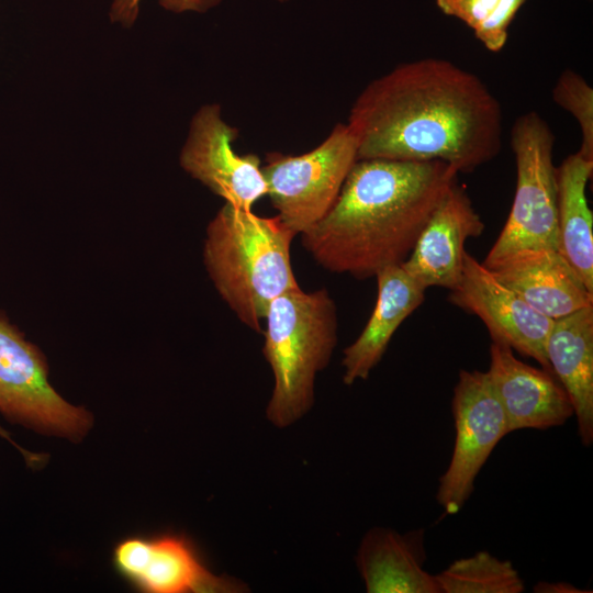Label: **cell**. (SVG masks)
Wrapping results in <instances>:
<instances>
[{"instance_id": "cell-8", "label": "cell", "mask_w": 593, "mask_h": 593, "mask_svg": "<svg viewBox=\"0 0 593 593\" xmlns=\"http://www.w3.org/2000/svg\"><path fill=\"white\" fill-rule=\"evenodd\" d=\"M455 446L439 478L437 503L446 514L458 513L473 491L474 480L506 435V418L485 372L461 370L454 389Z\"/></svg>"}, {"instance_id": "cell-11", "label": "cell", "mask_w": 593, "mask_h": 593, "mask_svg": "<svg viewBox=\"0 0 593 593\" xmlns=\"http://www.w3.org/2000/svg\"><path fill=\"white\" fill-rule=\"evenodd\" d=\"M118 571L149 593H232L244 585L213 574L182 536L126 538L114 549Z\"/></svg>"}, {"instance_id": "cell-10", "label": "cell", "mask_w": 593, "mask_h": 593, "mask_svg": "<svg viewBox=\"0 0 593 593\" xmlns=\"http://www.w3.org/2000/svg\"><path fill=\"white\" fill-rule=\"evenodd\" d=\"M463 260L461 279L450 290L448 300L477 315L485 324L492 342L535 359L552 373L546 342L553 321L532 307L468 251Z\"/></svg>"}, {"instance_id": "cell-9", "label": "cell", "mask_w": 593, "mask_h": 593, "mask_svg": "<svg viewBox=\"0 0 593 593\" xmlns=\"http://www.w3.org/2000/svg\"><path fill=\"white\" fill-rule=\"evenodd\" d=\"M237 135L222 119L220 105L202 107L192 119L180 165L225 203L251 210L267 194V186L259 157L233 148Z\"/></svg>"}, {"instance_id": "cell-18", "label": "cell", "mask_w": 593, "mask_h": 593, "mask_svg": "<svg viewBox=\"0 0 593 593\" xmlns=\"http://www.w3.org/2000/svg\"><path fill=\"white\" fill-rule=\"evenodd\" d=\"M593 161L578 152L557 167V224L559 251L593 292V214L588 203L586 186Z\"/></svg>"}, {"instance_id": "cell-1", "label": "cell", "mask_w": 593, "mask_h": 593, "mask_svg": "<svg viewBox=\"0 0 593 593\" xmlns=\"http://www.w3.org/2000/svg\"><path fill=\"white\" fill-rule=\"evenodd\" d=\"M346 124L357 159L440 160L468 174L502 148L497 98L477 75L437 57L403 63L369 82Z\"/></svg>"}, {"instance_id": "cell-25", "label": "cell", "mask_w": 593, "mask_h": 593, "mask_svg": "<svg viewBox=\"0 0 593 593\" xmlns=\"http://www.w3.org/2000/svg\"><path fill=\"white\" fill-rule=\"evenodd\" d=\"M0 436L3 439H7L11 444H13L18 449H20L23 452L24 458L29 463L32 465L34 461H36L38 459V456L33 455L32 452H29V451H26L24 449H21L18 445H15V443L11 439L10 435L1 426H0Z\"/></svg>"}, {"instance_id": "cell-4", "label": "cell", "mask_w": 593, "mask_h": 593, "mask_svg": "<svg viewBox=\"0 0 593 593\" xmlns=\"http://www.w3.org/2000/svg\"><path fill=\"white\" fill-rule=\"evenodd\" d=\"M265 322L262 354L275 378L266 413L273 425L287 427L314 403L315 377L337 344L336 305L326 289L299 288L276 298Z\"/></svg>"}, {"instance_id": "cell-17", "label": "cell", "mask_w": 593, "mask_h": 593, "mask_svg": "<svg viewBox=\"0 0 593 593\" xmlns=\"http://www.w3.org/2000/svg\"><path fill=\"white\" fill-rule=\"evenodd\" d=\"M424 529L401 535L373 528L363 537L357 566L369 593H440L436 575L424 569Z\"/></svg>"}, {"instance_id": "cell-5", "label": "cell", "mask_w": 593, "mask_h": 593, "mask_svg": "<svg viewBox=\"0 0 593 593\" xmlns=\"http://www.w3.org/2000/svg\"><path fill=\"white\" fill-rule=\"evenodd\" d=\"M555 139L550 125L536 111L514 121L511 128L516 165L513 204L483 266L490 267L521 249L559 250Z\"/></svg>"}, {"instance_id": "cell-14", "label": "cell", "mask_w": 593, "mask_h": 593, "mask_svg": "<svg viewBox=\"0 0 593 593\" xmlns=\"http://www.w3.org/2000/svg\"><path fill=\"white\" fill-rule=\"evenodd\" d=\"M486 268L552 321L593 305V292L559 250L521 249Z\"/></svg>"}, {"instance_id": "cell-13", "label": "cell", "mask_w": 593, "mask_h": 593, "mask_svg": "<svg viewBox=\"0 0 593 593\" xmlns=\"http://www.w3.org/2000/svg\"><path fill=\"white\" fill-rule=\"evenodd\" d=\"M486 373L503 409L507 433L560 426L574 415L566 390L553 374L517 359L505 344L491 343Z\"/></svg>"}, {"instance_id": "cell-22", "label": "cell", "mask_w": 593, "mask_h": 593, "mask_svg": "<svg viewBox=\"0 0 593 593\" xmlns=\"http://www.w3.org/2000/svg\"><path fill=\"white\" fill-rule=\"evenodd\" d=\"M141 0H112L111 19L120 22L124 26L132 25L138 14V4ZM221 0H159L163 8L180 13L184 11L205 12L217 5Z\"/></svg>"}, {"instance_id": "cell-3", "label": "cell", "mask_w": 593, "mask_h": 593, "mask_svg": "<svg viewBox=\"0 0 593 593\" xmlns=\"http://www.w3.org/2000/svg\"><path fill=\"white\" fill-rule=\"evenodd\" d=\"M296 235L278 215L225 203L206 226L203 261L215 290L238 320L260 333L270 303L299 289L291 264Z\"/></svg>"}, {"instance_id": "cell-23", "label": "cell", "mask_w": 593, "mask_h": 593, "mask_svg": "<svg viewBox=\"0 0 593 593\" xmlns=\"http://www.w3.org/2000/svg\"><path fill=\"white\" fill-rule=\"evenodd\" d=\"M438 9L475 30L490 14L497 0H435Z\"/></svg>"}, {"instance_id": "cell-26", "label": "cell", "mask_w": 593, "mask_h": 593, "mask_svg": "<svg viewBox=\"0 0 593 593\" xmlns=\"http://www.w3.org/2000/svg\"><path fill=\"white\" fill-rule=\"evenodd\" d=\"M278 1L284 2V1H287V0H278Z\"/></svg>"}, {"instance_id": "cell-21", "label": "cell", "mask_w": 593, "mask_h": 593, "mask_svg": "<svg viewBox=\"0 0 593 593\" xmlns=\"http://www.w3.org/2000/svg\"><path fill=\"white\" fill-rule=\"evenodd\" d=\"M527 0H497L486 19L473 30L475 38L490 52L503 49L508 38V27Z\"/></svg>"}, {"instance_id": "cell-12", "label": "cell", "mask_w": 593, "mask_h": 593, "mask_svg": "<svg viewBox=\"0 0 593 593\" xmlns=\"http://www.w3.org/2000/svg\"><path fill=\"white\" fill-rule=\"evenodd\" d=\"M485 228L458 180L437 204L402 268L423 288L451 290L462 276L465 245Z\"/></svg>"}, {"instance_id": "cell-24", "label": "cell", "mask_w": 593, "mask_h": 593, "mask_svg": "<svg viewBox=\"0 0 593 593\" xmlns=\"http://www.w3.org/2000/svg\"><path fill=\"white\" fill-rule=\"evenodd\" d=\"M535 592H555V593H579V592H588L579 590L571 584L559 582V583H548V582H539L534 588Z\"/></svg>"}, {"instance_id": "cell-19", "label": "cell", "mask_w": 593, "mask_h": 593, "mask_svg": "<svg viewBox=\"0 0 593 593\" xmlns=\"http://www.w3.org/2000/svg\"><path fill=\"white\" fill-rule=\"evenodd\" d=\"M436 580L440 593H522L525 589L512 562L488 551L454 561Z\"/></svg>"}, {"instance_id": "cell-16", "label": "cell", "mask_w": 593, "mask_h": 593, "mask_svg": "<svg viewBox=\"0 0 593 593\" xmlns=\"http://www.w3.org/2000/svg\"><path fill=\"white\" fill-rule=\"evenodd\" d=\"M546 355L572 403L579 437L589 447L593 443V305L553 320Z\"/></svg>"}, {"instance_id": "cell-6", "label": "cell", "mask_w": 593, "mask_h": 593, "mask_svg": "<svg viewBox=\"0 0 593 593\" xmlns=\"http://www.w3.org/2000/svg\"><path fill=\"white\" fill-rule=\"evenodd\" d=\"M357 160V142L337 124L314 149L302 155L271 153L261 166L267 194L280 220L296 235L332 208Z\"/></svg>"}, {"instance_id": "cell-7", "label": "cell", "mask_w": 593, "mask_h": 593, "mask_svg": "<svg viewBox=\"0 0 593 593\" xmlns=\"http://www.w3.org/2000/svg\"><path fill=\"white\" fill-rule=\"evenodd\" d=\"M0 413L27 428L77 438L90 414L65 401L48 381L38 348L0 313Z\"/></svg>"}, {"instance_id": "cell-15", "label": "cell", "mask_w": 593, "mask_h": 593, "mask_svg": "<svg viewBox=\"0 0 593 593\" xmlns=\"http://www.w3.org/2000/svg\"><path fill=\"white\" fill-rule=\"evenodd\" d=\"M374 277L373 311L360 335L344 350L343 381L347 385L369 377L399 326L424 302L425 289L401 265L385 267Z\"/></svg>"}, {"instance_id": "cell-20", "label": "cell", "mask_w": 593, "mask_h": 593, "mask_svg": "<svg viewBox=\"0 0 593 593\" xmlns=\"http://www.w3.org/2000/svg\"><path fill=\"white\" fill-rule=\"evenodd\" d=\"M552 100L568 111L577 121L581 132L578 153L593 161V89L572 69L563 70L552 89Z\"/></svg>"}, {"instance_id": "cell-2", "label": "cell", "mask_w": 593, "mask_h": 593, "mask_svg": "<svg viewBox=\"0 0 593 593\" xmlns=\"http://www.w3.org/2000/svg\"><path fill=\"white\" fill-rule=\"evenodd\" d=\"M458 174L440 160L357 159L328 212L300 234L302 245L331 272L374 277L406 260Z\"/></svg>"}]
</instances>
